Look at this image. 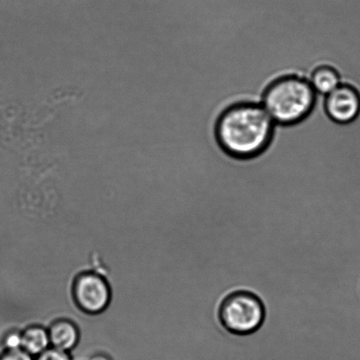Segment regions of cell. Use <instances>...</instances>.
<instances>
[{"label":"cell","instance_id":"3","mask_svg":"<svg viewBox=\"0 0 360 360\" xmlns=\"http://www.w3.org/2000/svg\"><path fill=\"white\" fill-rule=\"evenodd\" d=\"M263 300L255 292L245 289L229 292L219 304L217 319L229 334L238 337L257 333L266 321Z\"/></svg>","mask_w":360,"mask_h":360},{"label":"cell","instance_id":"9","mask_svg":"<svg viewBox=\"0 0 360 360\" xmlns=\"http://www.w3.org/2000/svg\"><path fill=\"white\" fill-rule=\"evenodd\" d=\"M3 347L5 351H14L22 349V338L21 333L16 330H11L4 338Z\"/></svg>","mask_w":360,"mask_h":360},{"label":"cell","instance_id":"7","mask_svg":"<svg viewBox=\"0 0 360 360\" xmlns=\"http://www.w3.org/2000/svg\"><path fill=\"white\" fill-rule=\"evenodd\" d=\"M309 81L316 93L323 96L333 93L342 84L340 74L333 67L327 65L317 67Z\"/></svg>","mask_w":360,"mask_h":360},{"label":"cell","instance_id":"10","mask_svg":"<svg viewBox=\"0 0 360 360\" xmlns=\"http://www.w3.org/2000/svg\"><path fill=\"white\" fill-rule=\"evenodd\" d=\"M37 360H72L67 352L52 347L38 355Z\"/></svg>","mask_w":360,"mask_h":360},{"label":"cell","instance_id":"12","mask_svg":"<svg viewBox=\"0 0 360 360\" xmlns=\"http://www.w3.org/2000/svg\"><path fill=\"white\" fill-rule=\"evenodd\" d=\"M91 360H110L108 357H105V355H96L94 357L91 358Z\"/></svg>","mask_w":360,"mask_h":360},{"label":"cell","instance_id":"1","mask_svg":"<svg viewBox=\"0 0 360 360\" xmlns=\"http://www.w3.org/2000/svg\"><path fill=\"white\" fill-rule=\"evenodd\" d=\"M275 122L263 105L239 103L222 112L215 127L221 149L232 157L250 158L266 149L273 136Z\"/></svg>","mask_w":360,"mask_h":360},{"label":"cell","instance_id":"4","mask_svg":"<svg viewBox=\"0 0 360 360\" xmlns=\"http://www.w3.org/2000/svg\"><path fill=\"white\" fill-rule=\"evenodd\" d=\"M74 299L84 312L98 314L108 308L110 302V288L103 278L95 274H84L77 277L73 287Z\"/></svg>","mask_w":360,"mask_h":360},{"label":"cell","instance_id":"11","mask_svg":"<svg viewBox=\"0 0 360 360\" xmlns=\"http://www.w3.org/2000/svg\"><path fill=\"white\" fill-rule=\"evenodd\" d=\"M0 360H33L32 355L27 354L23 349L14 351H4L0 354Z\"/></svg>","mask_w":360,"mask_h":360},{"label":"cell","instance_id":"2","mask_svg":"<svg viewBox=\"0 0 360 360\" xmlns=\"http://www.w3.org/2000/svg\"><path fill=\"white\" fill-rule=\"evenodd\" d=\"M316 95L308 79L285 76L267 87L261 105L275 124L292 125L302 121L311 112Z\"/></svg>","mask_w":360,"mask_h":360},{"label":"cell","instance_id":"8","mask_svg":"<svg viewBox=\"0 0 360 360\" xmlns=\"http://www.w3.org/2000/svg\"><path fill=\"white\" fill-rule=\"evenodd\" d=\"M22 349L30 355H39L47 350L51 345L49 331L41 327H31L21 333Z\"/></svg>","mask_w":360,"mask_h":360},{"label":"cell","instance_id":"6","mask_svg":"<svg viewBox=\"0 0 360 360\" xmlns=\"http://www.w3.org/2000/svg\"><path fill=\"white\" fill-rule=\"evenodd\" d=\"M49 337L52 347L69 352L76 347L79 334L75 324L70 321L61 320L49 328Z\"/></svg>","mask_w":360,"mask_h":360},{"label":"cell","instance_id":"5","mask_svg":"<svg viewBox=\"0 0 360 360\" xmlns=\"http://www.w3.org/2000/svg\"><path fill=\"white\" fill-rule=\"evenodd\" d=\"M324 108L333 122L345 124L354 121L360 112V96L354 87L342 84L324 96Z\"/></svg>","mask_w":360,"mask_h":360}]
</instances>
